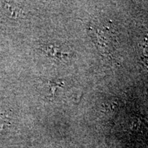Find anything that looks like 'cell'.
I'll return each instance as SVG.
<instances>
[{
    "label": "cell",
    "instance_id": "cell-1",
    "mask_svg": "<svg viewBox=\"0 0 148 148\" xmlns=\"http://www.w3.org/2000/svg\"><path fill=\"white\" fill-rule=\"evenodd\" d=\"M111 24H96L92 28V37L96 47L101 54L111 57L116 49L117 39L115 31Z\"/></svg>",
    "mask_w": 148,
    "mask_h": 148
},
{
    "label": "cell",
    "instance_id": "cell-2",
    "mask_svg": "<svg viewBox=\"0 0 148 148\" xmlns=\"http://www.w3.org/2000/svg\"><path fill=\"white\" fill-rule=\"evenodd\" d=\"M41 49L47 56L54 60H62L69 56V51L64 50L60 46L47 44L41 46Z\"/></svg>",
    "mask_w": 148,
    "mask_h": 148
},
{
    "label": "cell",
    "instance_id": "cell-3",
    "mask_svg": "<svg viewBox=\"0 0 148 148\" xmlns=\"http://www.w3.org/2000/svg\"><path fill=\"white\" fill-rule=\"evenodd\" d=\"M49 85H50L51 92H52V93L53 95L55 91H56V89L57 88V87H58V86H61V85H62V83H60V82H49Z\"/></svg>",
    "mask_w": 148,
    "mask_h": 148
}]
</instances>
